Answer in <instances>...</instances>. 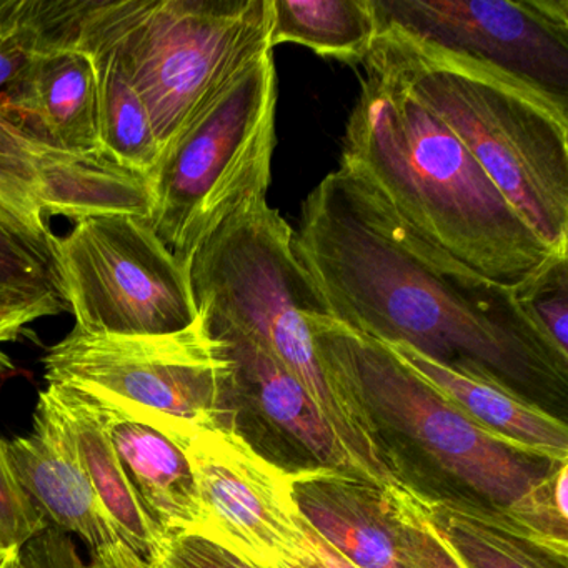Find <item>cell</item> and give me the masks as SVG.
<instances>
[{
  "instance_id": "obj_1",
  "label": "cell",
  "mask_w": 568,
  "mask_h": 568,
  "mask_svg": "<svg viewBox=\"0 0 568 568\" xmlns=\"http://www.w3.org/2000/svg\"><path fill=\"white\" fill-rule=\"evenodd\" d=\"M294 248L325 314L384 344H404L455 371L530 398L564 387L568 358L515 297L405 224L344 169L301 207Z\"/></svg>"
},
{
  "instance_id": "obj_2",
  "label": "cell",
  "mask_w": 568,
  "mask_h": 568,
  "mask_svg": "<svg viewBox=\"0 0 568 568\" xmlns=\"http://www.w3.org/2000/svg\"><path fill=\"white\" fill-rule=\"evenodd\" d=\"M341 169L371 185L425 241L515 288L557 254L511 207L458 139L371 61L345 125Z\"/></svg>"
},
{
  "instance_id": "obj_3",
  "label": "cell",
  "mask_w": 568,
  "mask_h": 568,
  "mask_svg": "<svg viewBox=\"0 0 568 568\" xmlns=\"http://www.w3.org/2000/svg\"><path fill=\"white\" fill-rule=\"evenodd\" d=\"M199 314L265 345L297 378L351 462L385 488L404 484L382 430L351 388L315 354L305 314H325L294 248V229L264 201L244 205L185 261Z\"/></svg>"
},
{
  "instance_id": "obj_4",
  "label": "cell",
  "mask_w": 568,
  "mask_h": 568,
  "mask_svg": "<svg viewBox=\"0 0 568 568\" xmlns=\"http://www.w3.org/2000/svg\"><path fill=\"white\" fill-rule=\"evenodd\" d=\"M397 79L557 254H568V104L515 75L378 28L367 59Z\"/></svg>"
},
{
  "instance_id": "obj_5",
  "label": "cell",
  "mask_w": 568,
  "mask_h": 568,
  "mask_svg": "<svg viewBox=\"0 0 568 568\" xmlns=\"http://www.w3.org/2000/svg\"><path fill=\"white\" fill-rule=\"evenodd\" d=\"M272 0H81L75 41L118 59L162 152L271 44ZM162 158V155H161Z\"/></svg>"
},
{
  "instance_id": "obj_6",
  "label": "cell",
  "mask_w": 568,
  "mask_h": 568,
  "mask_svg": "<svg viewBox=\"0 0 568 568\" xmlns=\"http://www.w3.org/2000/svg\"><path fill=\"white\" fill-rule=\"evenodd\" d=\"M277 99L268 52L171 142L149 175L151 224L184 264L229 215L267 199Z\"/></svg>"
},
{
  "instance_id": "obj_7",
  "label": "cell",
  "mask_w": 568,
  "mask_h": 568,
  "mask_svg": "<svg viewBox=\"0 0 568 568\" xmlns=\"http://www.w3.org/2000/svg\"><path fill=\"white\" fill-rule=\"evenodd\" d=\"M315 352L367 408L375 424L417 445L465 487L507 510L558 465L521 454L442 397L384 342L324 314H305ZM561 465V464H560Z\"/></svg>"
},
{
  "instance_id": "obj_8",
  "label": "cell",
  "mask_w": 568,
  "mask_h": 568,
  "mask_svg": "<svg viewBox=\"0 0 568 568\" xmlns=\"http://www.w3.org/2000/svg\"><path fill=\"white\" fill-rule=\"evenodd\" d=\"M48 385L111 395L152 412L181 445L201 427L234 425V368L199 314L165 335H98L72 328L42 358Z\"/></svg>"
},
{
  "instance_id": "obj_9",
  "label": "cell",
  "mask_w": 568,
  "mask_h": 568,
  "mask_svg": "<svg viewBox=\"0 0 568 568\" xmlns=\"http://www.w3.org/2000/svg\"><path fill=\"white\" fill-rule=\"evenodd\" d=\"M62 297L75 328L98 335H165L199 318L184 262L149 219H82L58 239Z\"/></svg>"
},
{
  "instance_id": "obj_10",
  "label": "cell",
  "mask_w": 568,
  "mask_h": 568,
  "mask_svg": "<svg viewBox=\"0 0 568 568\" xmlns=\"http://www.w3.org/2000/svg\"><path fill=\"white\" fill-rule=\"evenodd\" d=\"M377 28L495 65L568 104V0H371Z\"/></svg>"
},
{
  "instance_id": "obj_11",
  "label": "cell",
  "mask_w": 568,
  "mask_h": 568,
  "mask_svg": "<svg viewBox=\"0 0 568 568\" xmlns=\"http://www.w3.org/2000/svg\"><path fill=\"white\" fill-rule=\"evenodd\" d=\"M202 508L199 537L257 568H274L302 537L292 471L267 460L235 425L201 427L181 442Z\"/></svg>"
},
{
  "instance_id": "obj_12",
  "label": "cell",
  "mask_w": 568,
  "mask_h": 568,
  "mask_svg": "<svg viewBox=\"0 0 568 568\" xmlns=\"http://www.w3.org/2000/svg\"><path fill=\"white\" fill-rule=\"evenodd\" d=\"M65 387V385H64ZM72 388V387H71ZM98 414L152 525L164 540L195 535L202 508L184 450L152 412L111 395L74 388Z\"/></svg>"
},
{
  "instance_id": "obj_13",
  "label": "cell",
  "mask_w": 568,
  "mask_h": 568,
  "mask_svg": "<svg viewBox=\"0 0 568 568\" xmlns=\"http://www.w3.org/2000/svg\"><path fill=\"white\" fill-rule=\"evenodd\" d=\"M16 477L45 520L92 551L121 541L48 392L39 394L31 434L8 444Z\"/></svg>"
},
{
  "instance_id": "obj_14",
  "label": "cell",
  "mask_w": 568,
  "mask_h": 568,
  "mask_svg": "<svg viewBox=\"0 0 568 568\" xmlns=\"http://www.w3.org/2000/svg\"><path fill=\"white\" fill-rule=\"evenodd\" d=\"M8 121L34 144L65 154L104 155L99 144L94 62L72 36L38 49Z\"/></svg>"
},
{
  "instance_id": "obj_15",
  "label": "cell",
  "mask_w": 568,
  "mask_h": 568,
  "mask_svg": "<svg viewBox=\"0 0 568 568\" xmlns=\"http://www.w3.org/2000/svg\"><path fill=\"white\" fill-rule=\"evenodd\" d=\"M298 514L357 568H410L384 488L338 468L292 471Z\"/></svg>"
},
{
  "instance_id": "obj_16",
  "label": "cell",
  "mask_w": 568,
  "mask_h": 568,
  "mask_svg": "<svg viewBox=\"0 0 568 568\" xmlns=\"http://www.w3.org/2000/svg\"><path fill=\"white\" fill-rule=\"evenodd\" d=\"M385 345L442 397L515 450L554 465L568 460L567 425L531 398L495 378L438 364L408 345Z\"/></svg>"
},
{
  "instance_id": "obj_17",
  "label": "cell",
  "mask_w": 568,
  "mask_h": 568,
  "mask_svg": "<svg viewBox=\"0 0 568 568\" xmlns=\"http://www.w3.org/2000/svg\"><path fill=\"white\" fill-rule=\"evenodd\" d=\"M205 325L231 361L237 398L251 395L262 412L317 458L322 467L354 474L347 455L321 412L277 357L251 335L207 322Z\"/></svg>"
},
{
  "instance_id": "obj_18",
  "label": "cell",
  "mask_w": 568,
  "mask_h": 568,
  "mask_svg": "<svg viewBox=\"0 0 568 568\" xmlns=\"http://www.w3.org/2000/svg\"><path fill=\"white\" fill-rule=\"evenodd\" d=\"M45 392L58 407L82 467L122 544L155 567L165 540L142 508L101 418L74 388L48 385Z\"/></svg>"
},
{
  "instance_id": "obj_19",
  "label": "cell",
  "mask_w": 568,
  "mask_h": 568,
  "mask_svg": "<svg viewBox=\"0 0 568 568\" xmlns=\"http://www.w3.org/2000/svg\"><path fill=\"white\" fill-rule=\"evenodd\" d=\"M41 201L45 217L78 222L94 215H152L148 175L129 171L105 155H75L41 145Z\"/></svg>"
},
{
  "instance_id": "obj_20",
  "label": "cell",
  "mask_w": 568,
  "mask_h": 568,
  "mask_svg": "<svg viewBox=\"0 0 568 568\" xmlns=\"http://www.w3.org/2000/svg\"><path fill=\"white\" fill-rule=\"evenodd\" d=\"M371 0H272V48L297 44L324 59L362 65L377 38Z\"/></svg>"
},
{
  "instance_id": "obj_21",
  "label": "cell",
  "mask_w": 568,
  "mask_h": 568,
  "mask_svg": "<svg viewBox=\"0 0 568 568\" xmlns=\"http://www.w3.org/2000/svg\"><path fill=\"white\" fill-rule=\"evenodd\" d=\"M438 534L467 568H565L498 510L457 498L428 497Z\"/></svg>"
},
{
  "instance_id": "obj_22",
  "label": "cell",
  "mask_w": 568,
  "mask_h": 568,
  "mask_svg": "<svg viewBox=\"0 0 568 568\" xmlns=\"http://www.w3.org/2000/svg\"><path fill=\"white\" fill-rule=\"evenodd\" d=\"M94 62L98 81V132L102 154L121 168L151 175L162 149L141 95L118 59L94 44L75 41Z\"/></svg>"
},
{
  "instance_id": "obj_23",
  "label": "cell",
  "mask_w": 568,
  "mask_h": 568,
  "mask_svg": "<svg viewBox=\"0 0 568 568\" xmlns=\"http://www.w3.org/2000/svg\"><path fill=\"white\" fill-rule=\"evenodd\" d=\"M58 239L41 232L0 204V292L62 297L58 267ZM65 304V302H64Z\"/></svg>"
},
{
  "instance_id": "obj_24",
  "label": "cell",
  "mask_w": 568,
  "mask_h": 568,
  "mask_svg": "<svg viewBox=\"0 0 568 568\" xmlns=\"http://www.w3.org/2000/svg\"><path fill=\"white\" fill-rule=\"evenodd\" d=\"M398 544L410 568H467L432 521L428 495L410 484L384 488Z\"/></svg>"
},
{
  "instance_id": "obj_25",
  "label": "cell",
  "mask_w": 568,
  "mask_h": 568,
  "mask_svg": "<svg viewBox=\"0 0 568 568\" xmlns=\"http://www.w3.org/2000/svg\"><path fill=\"white\" fill-rule=\"evenodd\" d=\"M0 204L41 232H51L41 201L39 145L0 115Z\"/></svg>"
},
{
  "instance_id": "obj_26",
  "label": "cell",
  "mask_w": 568,
  "mask_h": 568,
  "mask_svg": "<svg viewBox=\"0 0 568 568\" xmlns=\"http://www.w3.org/2000/svg\"><path fill=\"white\" fill-rule=\"evenodd\" d=\"M514 294L557 351L568 358V255L548 258L514 288Z\"/></svg>"
},
{
  "instance_id": "obj_27",
  "label": "cell",
  "mask_w": 568,
  "mask_h": 568,
  "mask_svg": "<svg viewBox=\"0 0 568 568\" xmlns=\"http://www.w3.org/2000/svg\"><path fill=\"white\" fill-rule=\"evenodd\" d=\"M51 527L16 477L8 442L0 437V544L21 550L36 535Z\"/></svg>"
},
{
  "instance_id": "obj_28",
  "label": "cell",
  "mask_w": 568,
  "mask_h": 568,
  "mask_svg": "<svg viewBox=\"0 0 568 568\" xmlns=\"http://www.w3.org/2000/svg\"><path fill=\"white\" fill-rule=\"evenodd\" d=\"M155 568H257L199 535H179L165 540Z\"/></svg>"
},
{
  "instance_id": "obj_29",
  "label": "cell",
  "mask_w": 568,
  "mask_h": 568,
  "mask_svg": "<svg viewBox=\"0 0 568 568\" xmlns=\"http://www.w3.org/2000/svg\"><path fill=\"white\" fill-rule=\"evenodd\" d=\"M68 305L54 295L2 294L0 292V342L14 341L26 325L49 315L61 314Z\"/></svg>"
},
{
  "instance_id": "obj_30",
  "label": "cell",
  "mask_w": 568,
  "mask_h": 568,
  "mask_svg": "<svg viewBox=\"0 0 568 568\" xmlns=\"http://www.w3.org/2000/svg\"><path fill=\"white\" fill-rule=\"evenodd\" d=\"M274 568H357L302 518V537L291 557Z\"/></svg>"
},
{
  "instance_id": "obj_31",
  "label": "cell",
  "mask_w": 568,
  "mask_h": 568,
  "mask_svg": "<svg viewBox=\"0 0 568 568\" xmlns=\"http://www.w3.org/2000/svg\"><path fill=\"white\" fill-rule=\"evenodd\" d=\"M85 568H155L149 561L142 560L131 548L122 541L109 547L98 548L92 551L91 561Z\"/></svg>"
},
{
  "instance_id": "obj_32",
  "label": "cell",
  "mask_w": 568,
  "mask_h": 568,
  "mask_svg": "<svg viewBox=\"0 0 568 568\" xmlns=\"http://www.w3.org/2000/svg\"><path fill=\"white\" fill-rule=\"evenodd\" d=\"M4 568H29L26 564L24 557H22L21 550H16L14 554L9 557L6 561Z\"/></svg>"
},
{
  "instance_id": "obj_33",
  "label": "cell",
  "mask_w": 568,
  "mask_h": 568,
  "mask_svg": "<svg viewBox=\"0 0 568 568\" xmlns=\"http://www.w3.org/2000/svg\"><path fill=\"white\" fill-rule=\"evenodd\" d=\"M16 550H11V548H6L4 545L0 544V568H4L6 561L9 560L12 554Z\"/></svg>"
}]
</instances>
